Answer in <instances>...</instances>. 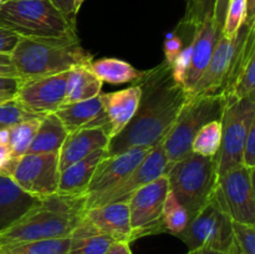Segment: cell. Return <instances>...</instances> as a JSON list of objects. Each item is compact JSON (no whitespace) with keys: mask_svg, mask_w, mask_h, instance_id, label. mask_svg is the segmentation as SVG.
Masks as SVG:
<instances>
[{"mask_svg":"<svg viewBox=\"0 0 255 254\" xmlns=\"http://www.w3.org/2000/svg\"><path fill=\"white\" fill-rule=\"evenodd\" d=\"M133 84L141 89L138 109L131 122L110 139L107 156H116L134 147H156L166 138L191 96L174 81L172 66L166 60L153 69L143 70Z\"/></svg>","mask_w":255,"mask_h":254,"instance_id":"6da1fadb","label":"cell"},{"mask_svg":"<svg viewBox=\"0 0 255 254\" xmlns=\"http://www.w3.org/2000/svg\"><path fill=\"white\" fill-rule=\"evenodd\" d=\"M87 211L86 194L55 193L41 198L21 219L0 233V246L67 238Z\"/></svg>","mask_w":255,"mask_h":254,"instance_id":"7a4b0ae2","label":"cell"},{"mask_svg":"<svg viewBox=\"0 0 255 254\" xmlns=\"http://www.w3.org/2000/svg\"><path fill=\"white\" fill-rule=\"evenodd\" d=\"M0 26L32 40H79L76 20L65 16L50 0H2Z\"/></svg>","mask_w":255,"mask_h":254,"instance_id":"3957f363","label":"cell"},{"mask_svg":"<svg viewBox=\"0 0 255 254\" xmlns=\"http://www.w3.org/2000/svg\"><path fill=\"white\" fill-rule=\"evenodd\" d=\"M12 64L21 80L62 74L94 60L80 40H32L20 37L11 54Z\"/></svg>","mask_w":255,"mask_h":254,"instance_id":"277c9868","label":"cell"},{"mask_svg":"<svg viewBox=\"0 0 255 254\" xmlns=\"http://www.w3.org/2000/svg\"><path fill=\"white\" fill-rule=\"evenodd\" d=\"M164 176L169 192L193 218L216 192L218 183L216 157H203L191 152L167 167Z\"/></svg>","mask_w":255,"mask_h":254,"instance_id":"5b68a950","label":"cell"},{"mask_svg":"<svg viewBox=\"0 0 255 254\" xmlns=\"http://www.w3.org/2000/svg\"><path fill=\"white\" fill-rule=\"evenodd\" d=\"M226 107L223 95L189 96L171 131L163 139L168 166L191 153L192 142L197 132L208 122L221 121Z\"/></svg>","mask_w":255,"mask_h":254,"instance_id":"8992f818","label":"cell"},{"mask_svg":"<svg viewBox=\"0 0 255 254\" xmlns=\"http://www.w3.org/2000/svg\"><path fill=\"white\" fill-rule=\"evenodd\" d=\"M177 238L188 247L189 252L207 248L231 254L234 243L233 219L217 188L208 203L191 218L187 228Z\"/></svg>","mask_w":255,"mask_h":254,"instance_id":"52a82bcc","label":"cell"},{"mask_svg":"<svg viewBox=\"0 0 255 254\" xmlns=\"http://www.w3.org/2000/svg\"><path fill=\"white\" fill-rule=\"evenodd\" d=\"M255 120V94L226 107L222 116V142L216 156L218 178L229 169L243 166V147Z\"/></svg>","mask_w":255,"mask_h":254,"instance_id":"ba28073f","label":"cell"},{"mask_svg":"<svg viewBox=\"0 0 255 254\" xmlns=\"http://www.w3.org/2000/svg\"><path fill=\"white\" fill-rule=\"evenodd\" d=\"M168 193L167 177L161 176L132 194L127 202L131 222L129 243L142 237L161 234V216Z\"/></svg>","mask_w":255,"mask_h":254,"instance_id":"9c48e42d","label":"cell"},{"mask_svg":"<svg viewBox=\"0 0 255 254\" xmlns=\"http://www.w3.org/2000/svg\"><path fill=\"white\" fill-rule=\"evenodd\" d=\"M10 177L32 197L41 199L55 194L60 178L59 153H25L15 161Z\"/></svg>","mask_w":255,"mask_h":254,"instance_id":"30bf717a","label":"cell"},{"mask_svg":"<svg viewBox=\"0 0 255 254\" xmlns=\"http://www.w3.org/2000/svg\"><path fill=\"white\" fill-rule=\"evenodd\" d=\"M254 169L241 166L218 178L217 191L233 222L255 224Z\"/></svg>","mask_w":255,"mask_h":254,"instance_id":"8fae6325","label":"cell"},{"mask_svg":"<svg viewBox=\"0 0 255 254\" xmlns=\"http://www.w3.org/2000/svg\"><path fill=\"white\" fill-rule=\"evenodd\" d=\"M149 147H134L116 156H106L97 166L87 187V208L95 201L125 181L139 162L149 153Z\"/></svg>","mask_w":255,"mask_h":254,"instance_id":"7c38bea8","label":"cell"},{"mask_svg":"<svg viewBox=\"0 0 255 254\" xmlns=\"http://www.w3.org/2000/svg\"><path fill=\"white\" fill-rule=\"evenodd\" d=\"M67 72L22 80L15 100L31 114H55L65 104Z\"/></svg>","mask_w":255,"mask_h":254,"instance_id":"4fadbf2b","label":"cell"},{"mask_svg":"<svg viewBox=\"0 0 255 254\" xmlns=\"http://www.w3.org/2000/svg\"><path fill=\"white\" fill-rule=\"evenodd\" d=\"M167 167H168V159H167L166 152L163 149V141H162L149 151V153L139 162L138 166L125 178L122 183L100 197L89 208L104 206L107 203H116V202L127 203L134 192L146 184L151 183L158 177L164 176Z\"/></svg>","mask_w":255,"mask_h":254,"instance_id":"5bb4252c","label":"cell"},{"mask_svg":"<svg viewBox=\"0 0 255 254\" xmlns=\"http://www.w3.org/2000/svg\"><path fill=\"white\" fill-rule=\"evenodd\" d=\"M219 36L221 34L217 30L213 17L207 19L203 24H201L194 30L193 37H192L191 61H189L188 70H187L183 81L184 90L189 95L201 75L206 70Z\"/></svg>","mask_w":255,"mask_h":254,"instance_id":"9a60e30c","label":"cell"},{"mask_svg":"<svg viewBox=\"0 0 255 254\" xmlns=\"http://www.w3.org/2000/svg\"><path fill=\"white\" fill-rule=\"evenodd\" d=\"M55 114L69 133L82 128H105L110 132L109 120L100 95L85 101L62 105Z\"/></svg>","mask_w":255,"mask_h":254,"instance_id":"2e32d148","label":"cell"},{"mask_svg":"<svg viewBox=\"0 0 255 254\" xmlns=\"http://www.w3.org/2000/svg\"><path fill=\"white\" fill-rule=\"evenodd\" d=\"M109 132L105 128H82L67 134L59 151L60 172L99 149L109 147Z\"/></svg>","mask_w":255,"mask_h":254,"instance_id":"e0dca14e","label":"cell"},{"mask_svg":"<svg viewBox=\"0 0 255 254\" xmlns=\"http://www.w3.org/2000/svg\"><path fill=\"white\" fill-rule=\"evenodd\" d=\"M110 124V139L119 134L131 122L138 109L141 89L132 84L127 89L109 94H100Z\"/></svg>","mask_w":255,"mask_h":254,"instance_id":"ac0fdd59","label":"cell"},{"mask_svg":"<svg viewBox=\"0 0 255 254\" xmlns=\"http://www.w3.org/2000/svg\"><path fill=\"white\" fill-rule=\"evenodd\" d=\"M233 39L229 40L223 35L218 37L211 60L192 90V96L201 95H222L224 81L228 72L232 56Z\"/></svg>","mask_w":255,"mask_h":254,"instance_id":"d6986e66","label":"cell"},{"mask_svg":"<svg viewBox=\"0 0 255 254\" xmlns=\"http://www.w3.org/2000/svg\"><path fill=\"white\" fill-rule=\"evenodd\" d=\"M85 218L101 233L115 241L128 242L131 237L128 204L116 202L87 208Z\"/></svg>","mask_w":255,"mask_h":254,"instance_id":"ffe728a7","label":"cell"},{"mask_svg":"<svg viewBox=\"0 0 255 254\" xmlns=\"http://www.w3.org/2000/svg\"><path fill=\"white\" fill-rule=\"evenodd\" d=\"M40 201L22 191L11 177L0 173V233L21 219Z\"/></svg>","mask_w":255,"mask_h":254,"instance_id":"44dd1931","label":"cell"},{"mask_svg":"<svg viewBox=\"0 0 255 254\" xmlns=\"http://www.w3.org/2000/svg\"><path fill=\"white\" fill-rule=\"evenodd\" d=\"M106 156V148L99 149L60 172L57 193L86 194L87 187L97 166Z\"/></svg>","mask_w":255,"mask_h":254,"instance_id":"7402d4cb","label":"cell"},{"mask_svg":"<svg viewBox=\"0 0 255 254\" xmlns=\"http://www.w3.org/2000/svg\"><path fill=\"white\" fill-rule=\"evenodd\" d=\"M102 84L104 82L94 74L89 65L72 67L67 72L65 104L85 101L99 96L101 94Z\"/></svg>","mask_w":255,"mask_h":254,"instance_id":"603a6c76","label":"cell"},{"mask_svg":"<svg viewBox=\"0 0 255 254\" xmlns=\"http://www.w3.org/2000/svg\"><path fill=\"white\" fill-rule=\"evenodd\" d=\"M67 134L56 114L45 115L26 153H59Z\"/></svg>","mask_w":255,"mask_h":254,"instance_id":"cb8c5ba5","label":"cell"},{"mask_svg":"<svg viewBox=\"0 0 255 254\" xmlns=\"http://www.w3.org/2000/svg\"><path fill=\"white\" fill-rule=\"evenodd\" d=\"M114 242L84 217L70 236L69 254H105Z\"/></svg>","mask_w":255,"mask_h":254,"instance_id":"d4e9b609","label":"cell"},{"mask_svg":"<svg viewBox=\"0 0 255 254\" xmlns=\"http://www.w3.org/2000/svg\"><path fill=\"white\" fill-rule=\"evenodd\" d=\"M89 66L102 82L115 85L134 82L142 75L141 70H137L129 62L114 57L92 60Z\"/></svg>","mask_w":255,"mask_h":254,"instance_id":"484cf974","label":"cell"},{"mask_svg":"<svg viewBox=\"0 0 255 254\" xmlns=\"http://www.w3.org/2000/svg\"><path fill=\"white\" fill-rule=\"evenodd\" d=\"M70 237L0 246V254H69Z\"/></svg>","mask_w":255,"mask_h":254,"instance_id":"4316f807","label":"cell"},{"mask_svg":"<svg viewBox=\"0 0 255 254\" xmlns=\"http://www.w3.org/2000/svg\"><path fill=\"white\" fill-rule=\"evenodd\" d=\"M191 217L187 209L179 203L178 199L171 192L164 202L161 216V233H168L178 237L188 226Z\"/></svg>","mask_w":255,"mask_h":254,"instance_id":"83f0119b","label":"cell"},{"mask_svg":"<svg viewBox=\"0 0 255 254\" xmlns=\"http://www.w3.org/2000/svg\"><path fill=\"white\" fill-rule=\"evenodd\" d=\"M44 116L32 117L19 122L9 128V147L12 158L24 156L31 144L41 119Z\"/></svg>","mask_w":255,"mask_h":254,"instance_id":"f1b7e54d","label":"cell"},{"mask_svg":"<svg viewBox=\"0 0 255 254\" xmlns=\"http://www.w3.org/2000/svg\"><path fill=\"white\" fill-rule=\"evenodd\" d=\"M222 142L221 121H211L204 125L192 142L191 151L203 157H216Z\"/></svg>","mask_w":255,"mask_h":254,"instance_id":"f546056e","label":"cell"},{"mask_svg":"<svg viewBox=\"0 0 255 254\" xmlns=\"http://www.w3.org/2000/svg\"><path fill=\"white\" fill-rule=\"evenodd\" d=\"M217 0H188L186 2V12L178 26L196 30L207 19L213 17Z\"/></svg>","mask_w":255,"mask_h":254,"instance_id":"4dcf8cb0","label":"cell"},{"mask_svg":"<svg viewBox=\"0 0 255 254\" xmlns=\"http://www.w3.org/2000/svg\"><path fill=\"white\" fill-rule=\"evenodd\" d=\"M233 236L231 254H255V224L233 222Z\"/></svg>","mask_w":255,"mask_h":254,"instance_id":"1f68e13d","label":"cell"},{"mask_svg":"<svg viewBox=\"0 0 255 254\" xmlns=\"http://www.w3.org/2000/svg\"><path fill=\"white\" fill-rule=\"evenodd\" d=\"M244 19H246V0H231L221 35L229 40L233 39L241 29Z\"/></svg>","mask_w":255,"mask_h":254,"instance_id":"d6a6232c","label":"cell"},{"mask_svg":"<svg viewBox=\"0 0 255 254\" xmlns=\"http://www.w3.org/2000/svg\"><path fill=\"white\" fill-rule=\"evenodd\" d=\"M39 115L26 111L16 100L0 104V129H9L19 122L37 117Z\"/></svg>","mask_w":255,"mask_h":254,"instance_id":"836d02e7","label":"cell"},{"mask_svg":"<svg viewBox=\"0 0 255 254\" xmlns=\"http://www.w3.org/2000/svg\"><path fill=\"white\" fill-rule=\"evenodd\" d=\"M191 52H192V40L188 42L187 46L183 47L178 56L174 59L172 62V76H173L174 81L181 84L183 86L184 77H186L187 70H188L189 61H191Z\"/></svg>","mask_w":255,"mask_h":254,"instance_id":"e575fe53","label":"cell"},{"mask_svg":"<svg viewBox=\"0 0 255 254\" xmlns=\"http://www.w3.org/2000/svg\"><path fill=\"white\" fill-rule=\"evenodd\" d=\"M22 84L20 77H0V102L11 101L16 97L17 91Z\"/></svg>","mask_w":255,"mask_h":254,"instance_id":"d590c367","label":"cell"},{"mask_svg":"<svg viewBox=\"0 0 255 254\" xmlns=\"http://www.w3.org/2000/svg\"><path fill=\"white\" fill-rule=\"evenodd\" d=\"M243 166L255 168V120L249 126L243 147Z\"/></svg>","mask_w":255,"mask_h":254,"instance_id":"8d00e7d4","label":"cell"},{"mask_svg":"<svg viewBox=\"0 0 255 254\" xmlns=\"http://www.w3.org/2000/svg\"><path fill=\"white\" fill-rule=\"evenodd\" d=\"M184 47V41L183 37L178 34L168 35V39L164 41V56H166V61L172 64L174 61L177 56L179 55V52L183 50Z\"/></svg>","mask_w":255,"mask_h":254,"instance_id":"74e56055","label":"cell"},{"mask_svg":"<svg viewBox=\"0 0 255 254\" xmlns=\"http://www.w3.org/2000/svg\"><path fill=\"white\" fill-rule=\"evenodd\" d=\"M20 36H17L15 32L0 26V52L4 54H11L14 47L16 46Z\"/></svg>","mask_w":255,"mask_h":254,"instance_id":"f35d334b","label":"cell"},{"mask_svg":"<svg viewBox=\"0 0 255 254\" xmlns=\"http://www.w3.org/2000/svg\"><path fill=\"white\" fill-rule=\"evenodd\" d=\"M229 1H231V0H217L216 1V6H214L213 12V20L219 34H222V29H223L224 20H226Z\"/></svg>","mask_w":255,"mask_h":254,"instance_id":"ab89813d","label":"cell"},{"mask_svg":"<svg viewBox=\"0 0 255 254\" xmlns=\"http://www.w3.org/2000/svg\"><path fill=\"white\" fill-rule=\"evenodd\" d=\"M17 72L12 64L11 55L0 52V77H16ZM19 77V76H17Z\"/></svg>","mask_w":255,"mask_h":254,"instance_id":"60d3db41","label":"cell"},{"mask_svg":"<svg viewBox=\"0 0 255 254\" xmlns=\"http://www.w3.org/2000/svg\"><path fill=\"white\" fill-rule=\"evenodd\" d=\"M65 16L71 20H76L77 12L75 9V0H50Z\"/></svg>","mask_w":255,"mask_h":254,"instance_id":"b9f144b4","label":"cell"},{"mask_svg":"<svg viewBox=\"0 0 255 254\" xmlns=\"http://www.w3.org/2000/svg\"><path fill=\"white\" fill-rule=\"evenodd\" d=\"M105 254H132L128 242L116 241L110 246Z\"/></svg>","mask_w":255,"mask_h":254,"instance_id":"7bdbcfd3","label":"cell"},{"mask_svg":"<svg viewBox=\"0 0 255 254\" xmlns=\"http://www.w3.org/2000/svg\"><path fill=\"white\" fill-rule=\"evenodd\" d=\"M12 159L14 158H12L11 156V151H10L9 144H0V171L4 169Z\"/></svg>","mask_w":255,"mask_h":254,"instance_id":"ee69618b","label":"cell"},{"mask_svg":"<svg viewBox=\"0 0 255 254\" xmlns=\"http://www.w3.org/2000/svg\"><path fill=\"white\" fill-rule=\"evenodd\" d=\"M247 24H255V0H246V19Z\"/></svg>","mask_w":255,"mask_h":254,"instance_id":"f6af8a7d","label":"cell"},{"mask_svg":"<svg viewBox=\"0 0 255 254\" xmlns=\"http://www.w3.org/2000/svg\"><path fill=\"white\" fill-rule=\"evenodd\" d=\"M188 254H227L223 253V252H218V251H213V249H198V251H194V252H188Z\"/></svg>","mask_w":255,"mask_h":254,"instance_id":"bcb514c9","label":"cell"},{"mask_svg":"<svg viewBox=\"0 0 255 254\" xmlns=\"http://www.w3.org/2000/svg\"><path fill=\"white\" fill-rule=\"evenodd\" d=\"M0 144H9V129H0Z\"/></svg>","mask_w":255,"mask_h":254,"instance_id":"7dc6e473","label":"cell"},{"mask_svg":"<svg viewBox=\"0 0 255 254\" xmlns=\"http://www.w3.org/2000/svg\"><path fill=\"white\" fill-rule=\"evenodd\" d=\"M85 0H75V9H76V12H79L80 7H81V5L84 4Z\"/></svg>","mask_w":255,"mask_h":254,"instance_id":"c3c4849f","label":"cell"},{"mask_svg":"<svg viewBox=\"0 0 255 254\" xmlns=\"http://www.w3.org/2000/svg\"><path fill=\"white\" fill-rule=\"evenodd\" d=\"M1 2H2V0H0V5H1Z\"/></svg>","mask_w":255,"mask_h":254,"instance_id":"681fc988","label":"cell"},{"mask_svg":"<svg viewBox=\"0 0 255 254\" xmlns=\"http://www.w3.org/2000/svg\"><path fill=\"white\" fill-rule=\"evenodd\" d=\"M184 1H186V2H187V1H188V0H184Z\"/></svg>","mask_w":255,"mask_h":254,"instance_id":"f907efd6","label":"cell"}]
</instances>
